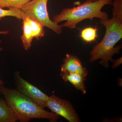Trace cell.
Listing matches in <instances>:
<instances>
[{
  "label": "cell",
  "mask_w": 122,
  "mask_h": 122,
  "mask_svg": "<svg viewBox=\"0 0 122 122\" xmlns=\"http://www.w3.org/2000/svg\"><path fill=\"white\" fill-rule=\"evenodd\" d=\"M112 5L113 17L100 21L106 28V32L102 41L91 51L90 58L91 62L100 59V63L106 68L109 66V61H113L114 54L118 53L122 47L115 46L122 38V0H114Z\"/></svg>",
  "instance_id": "obj_1"
},
{
  "label": "cell",
  "mask_w": 122,
  "mask_h": 122,
  "mask_svg": "<svg viewBox=\"0 0 122 122\" xmlns=\"http://www.w3.org/2000/svg\"><path fill=\"white\" fill-rule=\"evenodd\" d=\"M98 0H86V1H96Z\"/></svg>",
  "instance_id": "obj_17"
},
{
  "label": "cell",
  "mask_w": 122,
  "mask_h": 122,
  "mask_svg": "<svg viewBox=\"0 0 122 122\" xmlns=\"http://www.w3.org/2000/svg\"><path fill=\"white\" fill-rule=\"evenodd\" d=\"M46 106L52 112L70 122H81L74 107L68 100L59 98L53 94L49 96Z\"/></svg>",
  "instance_id": "obj_6"
},
{
  "label": "cell",
  "mask_w": 122,
  "mask_h": 122,
  "mask_svg": "<svg viewBox=\"0 0 122 122\" xmlns=\"http://www.w3.org/2000/svg\"><path fill=\"white\" fill-rule=\"evenodd\" d=\"M48 0H31L21 9L24 15L23 18H30L41 23L57 34H61L63 28L62 25L54 23L49 17L47 7Z\"/></svg>",
  "instance_id": "obj_4"
},
{
  "label": "cell",
  "mask_w": 122,
  "mask_h": 122,
  "mask_svg": "<svg viewBox=\"0 0 122 122\" xmlns=\"http://www.w3.org/2000/svg\"><path fill=\"white\" fill-rule=\"evenodd\" d=\"M97 28L89 27L85 28L81 31L80 37L84 41L91 42L95 41L97 37Z\"/></svg>",
  "instance_id": "obj_11"
},
{
  "label": "cell",
  "mask_w": 122,
  "mask_h": 122,
  "mask_svg": "<svg viewBox=\"0 0 122 122\" xmlns=\"http://www.w3.org/2000/svg\"><path fill=\"white\" fill-rule=\"evenodd\" d=\"M22 23V34L21 37L25 50L30 49L34 38L37 40L44 36V26L42 24L29 17L24 18Z\"/></svg>",
  "instance_id": "obj_7"
},
{
  "label": "cell",
  "mask_w": 122,
  "mask_h": 122,
  "mask_svg": "<svg viewBox=\"0 0 122 122\" xmlns=\"http://www.w3.org/2000/svg\"><path fill=\"white\" fill-rule=\"evenodd\" d=\"M31 0H0V8H14L21 9Z\"/></svg>",
  "instance_id": "obj_12"
},
{
  "label": "cell",
  "mask_w": 122,
  "mask_h": 122,
  "mask_svg": "<svg viewBox=\"0 0 122 122\" xmlns=\"http://www.w3.org/2000/svg\"><path fill=\"white\" fill-rule=\"evenodd\" d=\"M61 75L65 82H69L76 89L81 91L83 94L86 93L85 76L78 73L68 72H61Z\"/></svg>",
  "instance_id": "obj_9"
},
{
  "label": "cell",
  "mask_w": 122,
  "mask_h": 122,
  "mask_svg": "<svg viewBox=\"0 0 122 122\" xmlns=\"http://www.w3.org/2000/svg\"><path fill=\"white\" fill-rule=\"evenodd\" d=\"M114 62V64L113 66H112V67L113 68H115L117 67L119 65H120L122 62V58H120L117 60H116L115 61H113Z\"/></svg>",
  "instance_id": "obj_14"
},
{
  "label": "cell",
  "mask_w": 122,
  "mask_h": 122,
  "mask_svg": "<svg viewBox=\"0 0 122 122\" xmlns=\"http://www.w3.org/2000/svg\"><path fill=\"white\" fill-rule=\"evenodd\" d=\"M17 120L15 113L5 99L0 98V122H15Z\"/></svg>",
  "instance_id": "obj_10"
},
{
  "label": "cell",
  "mask_w": 122,
  "mask_h": 122,
  "mask_svg": "<svg viewBox=\"0 0 122 122\" xmlns=\"http://www.w3.org/2000/svg\"><path fill=\"white\" fill-rule=\"evenodd\" d=\"M14 83L18 91L29 97L43 108L46 107L49 96L38 87L33 85L21 77L19 71L14 74Z\"/></svg>",
  "instance_id": "obj_5"
},
{
  "label": "cell",
  "mask_w": 122,
  "mask_h": 122,
  "mask_svg": "<svg viewBox=\"0 0 122 122\" xmlns=\"http://www.w3.org/2000/svg\"><path fill=\"white\" fill-rule=\"evenodd\" d=\"M113 1V0L86 1L76 7L63 9L60 13L54 16L52 21L57 24L66 21L62 24L63 27L72 29L76 28L79 23L86 19L93 20L97 18L105 20L109 19V15L102 11V9L105 5H112Z\"/></svg>",
  "instance_id": "obj_3"
},
{
  "label": "cell",
  "mask_w": 122,
  "mask_h": 122,
  "mask_svg": "<svg viewBox=\"0 0 122 122\" xmlns=\"http://www.w3.org/2000/svg\"><path fill=\"white\" fill-rule=\"evenodd\" d=\"M0 92L20 122H28L34 119H45L55 122L59 119V116L52 112L46 111L17 89L0 86Z\"/></svg>",
  "instance_id": "obj_2"
},
{
  "label": "cell",
  "mask_w": 122,
  "mask_h": 122,
  "mask_svg": "<svg viewBox=\"0 0 122 122\" xmlns=\"http://www.w3.org/2000/svg\"><path fill=\"white\" fill-rule=\"evenodd\" d=\"M61 66V72L77 73L86 77L88 71L82 65L81 60L75 55L66 54Z\"/></svg>",
  "instance_id": "obj_8"
},
{
  "label": "cell",
  "mask_w": 122,
  "mask_h": 122,
  "mask_svg": "<svg viewBox=\"0 0 122 122\" xmlns=\"http://www.w3.org/2000/svg\"><path fill=\"white\" fill-rule=\"evenodd\" d=\"M2 50H3V49H2V48H1V47H0V52L2 51Z\"/></svg>",
  "instance_id": "obj_18"
},
{
  "label": "cell",
  "mask_w": 122,
  "mask_h": 122,
  "mask_svg": "<svg viewBox=\"0 0 122 122\" xmlns=\"http://www.w3.org/2000/svg\"><path fill=\"white\" fill-rule=\"evenodd\" d=\"M7 16H12L16 18L19 20H21L24 15L21 10L20 9L14 8H9V10H5L0 8V20Z\"/></svg>",
  "instance_id": "obj_13"
},
{
  "label": "cell",
  "mask_w": 122,
  "mask_h": 122,
  "mask_svg": "<svg viewBox=\"0 0 122 122\" xmlns=\"http://www.w3.org/2000/svg\"><path fill=\"white\" fill-rule=\"evenodd\" d=\"M9 30H3V31H0V35H6L7 34H9ZM2 42V41L0 39V43Z\"/></svg>",
  "instance_id": "obj_15"
},
{
  "label": "cell",
  "mask_w": 122,
  "mask_h": 122,
  "mask_svg": "<svg viewBox=\"0 0 122 122\" xmlns=\"http://www.w3.org/2000/svg\"><path fill=\"white\" fill-rule=\"evenodd\" d=\"M5 85V82L2 81L0 78V86H3ZM1 94L0 92V95Z\"/></svg>",
  "instance_id": "obj_16"
}]
</instances>
